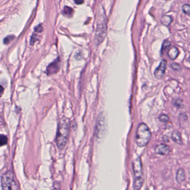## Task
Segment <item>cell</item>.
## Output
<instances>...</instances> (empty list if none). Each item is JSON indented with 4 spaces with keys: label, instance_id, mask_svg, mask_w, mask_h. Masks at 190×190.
I'll list each match as a JSON object with an SVG mask.
<instances>
[{
    "label": "cell",
    "instance_id": "cell-1",
    "mask_svg": "<svg viewBox=\"0 0 190 190\" xmlns=\"http://www.w3.org/2000/svg\"><path fill=\"white\" fill-rule=\"evenodd\" d=\"M70 130V121L69 119L63 117L59 122L56 137V143L60 150H62L66 146L69 139Z\"/></svg>",
    "mask_w": 190,
    "mask_h": 190
},
{
    "label": "cell",
    "instance_id": "cell-2",
    "mask_svg": "<svg viewBox=\"0 0 190 190\" xmlns=\"http://www.w3.org/2000/svg\"><path fill=\"white\" fill-rule=\"evenodd\" d=\"M132 166L134 175V188L135 190H140L142 188L144 181L142 163L140 157H137L133 160L132 161Z\"/></svg>",
    "mask_w": 190,
    "mask_h": 190
},
{
    "label": "cell",
    "instance_id": "cell-3",
    "mask_svg": "<svg viewBox=\"0 0 190 190\" xmlns=\"http://www.w3.org/2000/svg\"><path fill=\"white\" fill-rule=\"evenodd\" d=\"M151 137V133L149 127L144 123L138 125L136 134V143L139 147H145L149 143Z\"/></svg>",
    "mask_w": 190,
    "mask_h": 190
},
{
    "label": "cell",
    "instance_id": "cell-4",
    "mask_svg": "<svg viewBox=\"0 0 190 190\" xmlns=\"http://www.w3.org/2000/svg\"><path fill=\"white\" fill-rule=\"evenodd\" d=\"M106 18L105 14L100 15L97 22V29L95 33V42L97 44L102 43L106 36Z\"/></svg>",
    "mask_w": 190,
    "mask_h": 190
},
{
    "label": "cell",
    "instance_id": "cell-5",
    "mask_svg": "<svg viewBox=\"0 0 190 190\" xmlns=\"http://www.w3.org/2000/svg\"><path fill=\"white\" fill-rule=\"evenodd\" d=\"M1 186L2 190H18L14 174L11 171H8L3 175L1 177Z\"/></svg>",
    "mask_w": 190,
    "mask_h": 190
},
{
    "label": "cell",
    "instance_id": "cell-6",
    "mask_svg": "<svg viewBox=\"0 0 190 190\" xmlns=\"http://www.w3.org/2000/svg\"><path fill=\"white\" fill-rule=\"evenodd\" d=\"M167 68V61L163 59L160 62L159 66L155 70L154 75L157 79H161L165 74L166 70Z\"/></svg>",
    "mask_w": 190,
    "mask_h": 190
},
{
    "label": "cell",
    "instance_id": "cell-7",
    "mask_svg": "<svg viewBox=\"0 0 190 190\" xmlns=\"http://www.w3.org/2000/svg\"><path fill=\"white\" fill-rule=\"evenodd\" d=\"M154 152L156 154L161 156H167L170 152V147L165 143H160L154 147Z\"/></svg>",
    "mask_w": 190,
    "mask_h": 190
},
{
    "label": "cell",
    "instance_id": "cell-8",
    "mask_svg": "<svg viewBox=\"0 0 190 190\" xmlns=\"http://www.w3.org/2000/svg\"><path fill=\"white\" fill-rule=\"evenodd\" d=\"M59 60L57 59L56 61L51 63L49 66H48L47 69V72L48 74H56L58 71L60 69L59 67Z\"/></svg>",
    "mask_w": 190,
    "mask_h": 190
},
{
    "label": "cell",
    "instance_id": "cell-9",
    "mask_svg": "<svg viewBox=\"0 0 190 190\" xmlns=\"http://www.w3.org/2000/svg\"><path fill=\"white\" fill-rule=\"evenodd\" d=\"M176 180L178 184H181L186 180V174L185 170L184 168H179L177 171Z\"/></svg>",
    "mask_w": 190,
    "mask_h": 190
},
{
    "label": "cell",
    "instance_id": "cell-10",
    "mask_svg": "<svg viewBox=\"0 0 190 190\" xmlns=\"http://www.w3.org/2000/svg\"><path fill=\"white\" fill-rule=\"evenodd\" d=\"M105 119L103 117H101V115L99 117V121H97L96 125V133L99 134L103 133L105 130Z\"/></svg>",
    "mask_w": 190,
    "mask_h": 190
},
{
    "label": "cell",
    "instance_id": "cell-11",
    "mask_svg": "<svg viewBox=\"0 0 190 190\" xmlns=\"http://www.w3.org/2000/svg\"><path fill=\"white\" fill-rule=\"evenodd\" d=\"M179 49L176 47L173 46L168 50L167 55H168V57L170 58L171 60H175L178 57V56L179 55Z\"/></svg>",
    "mask_w": 190,
    "mask_h": 190
},
{
    "label": "cell",
    "instance_id": "cell-12",
    "mask_svg": "<svg viewBox=\"0 0 190 190\" xmlns=\"http://www.w3.org/2000/svg\"><path fill=\"white\" fill-rule=\"evenodd\" d=\"M171 138L175 143L179 145L182 144V138L181 133L178 131H174L171 135Z\"/></svg>",
    "mask_w": 190,
    "mask_h": 190
},
{
    "label": "cell",
    "instance_id": "cell-13",
    "mask_svg": "<svg viewBox=\"0 0 190 190\" xmlns=\"http://www.w3.org/2000/svg\"><path fill=\"white\" fill-rule=\"evenodd\" d=\"M161 22L163 25L166 27H168L171 25L172 22V19L168 15H164L161 19Z\"/></svg>",
    "mask_w": 190,
    "mask_h": 190
},
{
    "label": "cell",
    "instance_id": "cell-14",
    "mask_svg": "<svg viewBox=\"0 0 190 190\" xmlns=\"http://www.w3.org/2000/svg\"><path fill=\"white\" fill-rule=\"evenodd\" d=\"M170 46H171V42L170 41L168 40H165L162 44L161 54H163V53H164L166 50L170 47Z\"/></svg>",
    "mask_w": 190,
    "mask_h": 190
},
{
    "label": "cell",
    "instance_id": "cell-15",
    "mask_svg": "<svg viewBox=\"0 0 190 190\" xmlns=\"http://www.w3.org/2000/svg\"><path fill=\"white\" fill-rule=\"evenodd\" d=\"M172 102H173L174 106L176 108H180L183 107V100L179 98L174 99Z\"/></svg>",
    "mask_w": 190,
    "mask_h": 190
},
{
    "label": "cell",
    "instance_id": "cell-16",
    "mask_svg": "<svg viewBox=\"0 0 190 190\" xmlns=\"http://www.w3.org/2000/svg\"><path fill=\"white\" fill-rule=\"evenodd\" d=\"M73 13V10L71 7L66 6L63 9V14L66 16H71Z\"/></svg>",
    "mask_w": 190,
    "mask_h": 190
},
{
    "label": "cell",
    "instance_id": "cell-17",
    "mask_svg": "<svg viewBox=\"0 0 190 190\" xmlns=\"http://www.w3.org/2000/svg\"><path fill=\"white\" fill-rule=\"evenodd\" d=\"M7 143V138L3 135H0V147L5 145Z\"/></svg>",
    "mask_w": 190,
    "mask_h": 190
},
{
    "label": "cell",
    "instance_id": "cell-18",
    "mask_svg": "<svg viewBox=\"0 0 190 190\" xmlns=\"http://www.w3.org/2000/svg\"><path fill=\"white\" fill-rule=\"evenodd\" d=\"M182 11L184 14L186 15H190V5L189 4H184L182 6Z\"/></svg>",
    "mask_w": 190,
    "mask_h": 190
},
{
    "label": "cell",
    "instance_id": "cell-19",
    "mask_svg": "<svg viewBox=\"0 0 190 190\" xmlns=\"http://www.w3.org/2000/svg\"><path fill=\"white\" fill-rule=\"evenodd\" d=\"M171 67L172 70H174V71H180L181 70V65L179 63H176V62L171 63Z\"/></svg>",
    "mask_w": 190,
    "mask_h": 190
},
{
    "label": "cell",
    "instance_id": "cell-20",
    "mask_svg": "<svg viewBox=\"0 0 190 190\" xmlns=\"http://www.w3.org/2000/svg\"><path fill=\"white\" fill-rule=\"evenodd\" d=\"M158 119L160 120V121L162 122H167L169 121V117L167 115H166L165 114H162L161 115Z\"/></svg>",
    "mask_w": 190,
    "mask_h": 190
},
{
    "label": "cell",
    "instance_id": "cell-21",
    "mask_svg": "<svg viewBox=\"0 0 190 190\" xmlns=\"http://www.w3.org/2000/svg\"><path fill=\"white\" fill-rule=\"evenodd\" d=\"M14 39V36H7V37H6L4 40V43L5 44H7L10 42L11 41V40H12Z\"/></svg>",
    "mask_w": 190,
    "mask_h": 190
},
{
    "label": "cell",
    "instance_id": "cell-22",
    "mask_svg": "<svg viewBox=\"0 0 190 190\" xmlns=\"http://www.w3.org/2000/svg\"><path fill=\"white\" fill-rule=\"evenodd\" d=\"M74 2L77 5H81L83 2L84 0H74Z\"/></svg>",
    "mask_w": 190,
    "mask_h": 190
},
{
    "label": "cell",
    "instance_id": "cell-23",
    "mask_svg": "<svg viewBox=\"0 0 190 190\" xmlns=\"http://www.w3.org/2000/svg\"><path fill=\"white\" fill-rule=\"evenodd\" d=\"M3 92H4V88L2 86L0 85V97L2 96V95L3 94Z\"/></svg>",
    "mask_w": 190,
    "mask_h": 190
}]
</instances>
